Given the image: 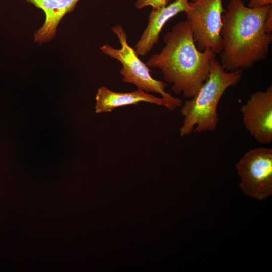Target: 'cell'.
Listing matches in <instances>:
<instances>
[{
	"label": "cell",
	"instance_id": "1",
	"mask_svg": "<svg viewBox=\"0 0 272 272\" xmlns=\"http://www.w3.org/2000/svg\"><path fill=\"white\" fill-rule=\"evenodd\" d=\"M272 5L252 8L242 0H229L222 14L220 64L227 71L243 70L266 59L272 34L264 22Z\"/></svg>",
	"mask_w": 272,
	"mask_h": 272
},
{
	"label": "cell",
	"instance_id": "2",
	"mask_svg": "<svg viewBox=\"0 0 272 272\" xmlns=\"http://www.w3.org/2000/svg\"><path fill=\"white\" fill-rule=\"evenodd\" d=\"M161 51L146 62L148 67L161 70L165 80L172 84L175 94L194 97L208 79L211 61L217 55L209 49L196 47L191 28L186 21L179 22L163 37Z\"/></svg>",
	"mask_w": 272,
	"mask_h": 272
},
{
	"label": "cell",
	"instance_id": "3",
	"mask_svg": "<svg viewBox=\"0 0 272 272\" xmlns=\"http://www.w3.org/2000/svg\"><path fill=\"white\" fill-rule=\"evenodd\" d=\"M243 70L226 71L216 59L212 60L208 79L195 95L181 105L183 117L180 135L215 130L219 118L217 112L221 98L225 91L241 80Z\"/></svg>",
	"mask_w": 272,
	"mask_h": 272
},
{
	"label": "cell",
	"instance_id": "4",
	"mask_svg": "<svg viewBox=\"0 0 272 272\" xmlns=\"http://www.w3.org/2000/svg\"><path fill=\"white\" fill-rule=\"evenodd\" d=\"M112 31L117 36L120 48L105 44L100 49L104 54L121 63L122 66L120 73L123 77V81L134 85L138 89L147 93L160 94L164 101V107L170 110L181 107L182 100L166 91V84L152 77L151 70L138 57L134 48L129 46L127 33L122 26L117 24L113 26Z\"/></svg>",
	"mask_w": 272,
	"mask_h": 272
},
{
	"label": "cell",
	"instance_id": "5",
	"mask_svg": "<svg viewBox=\"0 0 272 272\" xmlns=\"http://www.w3.org/2000/svg\"><path fill=\"white\" fill-rule=\"evenodd\" d=\"M223 0H191L185 13L194 41L201 51L209 49L219 55L222 49L220 30L225 9Z\"/></svg>",
	"mask_w": 272,
	"mask_h": 272
},
{
	"label": "cell",
	"instance_id": "6",
	"mask_svg": "<svg viewBox=\"0 0 272 272\" xmlns=\"http://www.w3.org/2000/svg\"><path fill=\"white\" fill-rule=\"evenodd\" d=\"M239 186L245 194L261 201L272 194V149L256 147L246 152L236 165Z\"/></svg>",
	"mask_w": 272,
	"mask_h": 272
},
{
	"label": "cell",
	"instance_id": "7",
	"mask_svg": "<svg viewBox=\"0 0 272 272\" xmlns=\"http://www.w3.org/2000/svg\"><path fill=\"white\" fill-rule=\"evenodd\" d=\"M240 112L244 126L260 144L272 142V85L253 93Z\"/></svg>",
	"mask_w": 272,
	"mask_h": 272
},
{
	"label": "cell",
	"instance_id": "8",
	"mask_svg": "<svg viewBox=\"0 0 272 272\" xmlns=\"http://www.w3.org/2000/svg\"><path fill=\"white\" fill-rule=\"evenodd\" d=\"M188 0H175L167 5L152 9L148 15V24L135 46L138 56L149 53L159 39V35L167 22L188 8Z\"/></svg>",
	"mask_w": 272,
	"mask_h": 272
},
{
	"label": "cell",
	"instance_id": "9",
	"mask_svg": "<svg viewBox=\"0 0 272 272\" xmlns=\"http://www.w3.org/2000/svg\"><path fill=\"white\" fill-rule=\"evenodd\" d=\"M44 12L45 19L42 26L34 33V41L39 44L47 43L56 36L60 21L73 11L79 0H23Z\"/></svg>",
	"mask_w": 272,
	"mask_h": 272
},
{
	"label": "cell",
	"instance_id": "10",
	"mask_svg": "<svg viewBox=\"0 0 272 272\" xmlns=\"http://www.w3.org/2000/svg\"><path fill=\"white\" fill-rule=\"evenodd\" d=\"M95 112L97 113L110 112L115 108L139 102H147L164 106L161 97H158L138 89L128 92L113 91L105 86L100 87L96 95Z\"/></svg>",
	"mask_w": 272,
	"mask_h": 272
},
{
	"label": "cell",
	"instance_id": "11",
	"mask_svg": "<svg viewBox=\"0 0 272 272\" xmlns=\"http://www.w3.org/2000/svg\"><path fill=\"white\" fill-rule=\"evenodd\" d=\"M169 0H137L135 7L137 9H142L151 6L152 9H157L168 4Z\"/></svg>",
	"mask_w": 272,
	"mask_h": 272
},
{
	"label": "cell",
	"instance_id": "12",
	"mask_svg": "<svg viewBox=\"0 0 272 272\" xmlns=\"http://www.w3.org/2000/svg\"><path fill=\"white\" fill-rule=\"evenodd\" d=\"M272 5V0H249L248 7L257 8Z\"/></svg>",
	"mask_w": 272,
	"mask_h": 272
},
{
	"label": "cell",
	"instance_id": "13",
	"mask_svg": "<svg viewBox=\"0 0 272 272\" xmlns=\"http://www.w3.org/2000/svg\"><path fill=\"white\" fill-rule=\"evenodd\" d=\"M264 29L266 32L268 34H271L272 32V10L268 14L265 22Z\"/></svg>",
	"mask_w": 272,
	"mask_h": 272
}]
</instances>
